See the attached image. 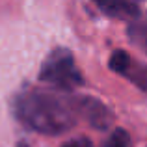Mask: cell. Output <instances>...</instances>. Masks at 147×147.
I'll return each mask as SVG.
<instances>
[{
	"mask_svg": "<svg viewBox=\"0 0 147 147\" xmlns=\"http://www.w3.org/2000/svg\"><path fill=\"white\" fill-rule=\"evenodd\" d=\"M129 41L147 54V15H138L129 24Z\"/></svg>",
	"mask_w": 147,
	"mask_h": 147,
	"instance_id": "6",
	"label": "cell"
},
{
	"mask_svg": "<svg viewBox=\"0 0 147 147\" xmlns=\"http://www.w3.org/2000/svg\"><path fill=\"white\" fill-rule=\"evenodd\" d=\"M110 69L123 78H127L130 84L147 93V65L138 61L125 50H114L110 56Z\"/></svg>",
	"mask_w": 147,
	"mask_h": 147,
	"instance_id": "3",
	"label": "cell"
},
{
	"mask_svg": "<svg viewBox=\"0 0 147 147\" xmlns=\"http://www.w3.org/2000/svg\"><path fill=\"white\" fill-rule=\"evenodd\" d=\"M93 2L108 17L132 21L140 15V2H144V0H93Z\"/></svg>",
	"mask_w": 147,
	"mask_h": 147,
	"instance_id": "5",
	"label": "cell"
},
{
	"mask_svg": "<svg viewBox=\"0 0 147 147\" xmlns=\"http://www.w3.org/2000/svg\"><path fill=\"white\" fill-rule=\"evenodd\" d=\"M17 119L34 132L56 136L76 125L75 100L52 90H24L13 102Z\"/></svg>",
	"mask_w": 147,
	"mask_h": 147,
	"instance_id": "1",
	"label": "cell"
},
{
	"mask_svg": "<svg viewBox=\"0 0 147 147\" xmlns=\"http://www.w3.org/2000/svg\"><path fill=\"white\" fill-rule=\"evenodd\" d=\"M39 78L41 82H47L61 91H71L84 84V78L75 63L73 54L63 47L54 49L45 58L39 69Z\"/></svg>",
	"mask_w": 147,
	"mask_h": 147,
	"instance_id": "2",
	"label": "cell"
},
{
	"mask_svg": "<svg viewBox=\"0 0 147 147\" xmlns=\"http://www.w3.org/2000/svg\"><path fill=\"white\" fill-rule=\"evenodd\" d=\"M106 147H132V142H130V136L125 129H115L112 132V136L108 138Z\"/></svg>",
	"mask_w": 147,
	"mask_h": 147,
	"instance_id": "7",
	"label": "cell"
},
{
	"mask_svg": "<svg viewBox=\"0 0 147 147\" xmlns=\"http://www.w3.org/2000/svg\"><path fill=\"white\" fill-rule=\"evenodd\" d=\"M63 147H95L91 144L90 140H88L86 136H78V138H73V140H69L67 144H63Z\"/></svg>",
	"mask_w": 147,
	"mask_h": 147,
	"instance_id": "8",
	"label": "cell"
},
{
	"mask_svg": "<svg viewBox=\"0 0 147 147\" xmlns=\"http://www.w3.org/2000/svg\"><path fill=\"white\" fill-rule=\"evenodd\" d=\"M17 147H28V144H24V142H21V144H19Z\"/></svg>",
	"mask_w": 147,
	"mask_h": 147,
	"instance_id": "9",
	"label": "cell"
},
{
	"mask_svg": "<svg viewBox=\"0 0 147 147\" xmlns=\"http://www.w3.org/2000/svg\"><path fill=\"white\" fill-rule=\"evenodd\" d=\"M75 108H76V115H82L95 129H106L112 123V119H114V115L108 110L106 104L97 100V99H93V97L75 99Z\"/></svg>",
	"mask_w": 147,
	"mask_h": 147,
	"instance_id": "4",
	"label": "cell"
}]
</instances>
